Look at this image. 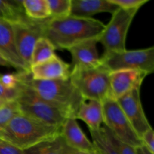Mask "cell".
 Wrapping results in <instances>:
<instances>
[{"label":"cell","instance_id":"7","mask_svg":"<svg viewBox=\"0 0 154 154\" xmlns=\"http://www.w3.org/2000/svg\"><path fill=\"white\" fill-rule=\"evenodd\" d=\"M101 61L111 72L132 69L148 75L154 73V46L145 49L104 54Z\"/></svg>","mask_w":154,"mask_h":154},{"label":"cell","instance_id":"16","mask_svg":"<svg viewBox=\"0 0 154 154\" xmlns=\"http://www.w3.org/2000/svg\"><path fill=\"white\" fill-rule=\"evenodd\" d=\"M119 8L109 0H72L71 15L90 18L100 13L114 14Z\"/></svg>","mask_w":154,"mask_h":154},{"label":"cell","instance_id":"19","mask_svg":"<svg viewBox=\"0 0 154 154\" xmlns=\"http://www.w3.org/2000/svg\"><path fill=\"white\" fill-rule=\"evenodd\" d=\"M26 17L22 1L0 0V20H5L14 23Z\"/></svg>","mask_w":154,"mask_h":154},{"label":"cell","instance_id":"4","mask_svg":"<svg viewBox=\"0 0 154 154\" xmlns=\"http://www.w3.org/2000/svg\"><path fill=\"white\" fill-rule=\"evenodd\" d=\"M111 71L103 64L88 69H72L70 80L84 100L102 102L111 96Z\"/></svg>","mask_w":154,"mask_h":154},{"label":"cell","instance_id":"34","mask_svg":"<svg viewBox=\"0 0 154 154\" xmlns=\"http://www.w3.org/2000/svg\"><path fill=\"white\" fill-rule=\"evenodd\" d=\"M77 154H99L98 153V152H96V153H81V152H78Z\"/></svg>","mask_w":154,"mask_h":154},{"label":"cell","instance_id":"3","mask_svg":"<svg viewBox=\"0 0 154 154\" xmlns=\"http://www.w3.org/2000/svg\"><path fill=\"white\" fill-rule=\"evenodd\" d=\"M60 134L61 128L48 126L20 113L0 132V139L25 150Z\"/></svg>","mask_w":154,"mask_h":154},{"label":"cell","instance_id":"12","mask_svg":"<svg viewBox=\"0 0 154 154\" xmlns=\"http://www.w3.org/2000/svg\"><path fill=\"white\" fill-rule=\"evenodd\" d=\"M144 72L137 69H124L113 71L110 74V87L113 99H118L136 88H141L147 77Z\"/></svg>","mask_w":154,"mask_h":154},{"label":"cell","instance_id":"32","mask_svg":"<svg viewBox=\"0 0 154 154\" xmlns=\"http://www.w3.org/2000/svg\"><path fill=\"white\" fill-rule=\"evenodd\" d=\"M0 66H5V67H11V65L7 61L4 60L0 55Z\"/></svg>","mask_w":154,"mask_h":154},{"label":"cell","instance_id":"5","mask_svg":"<svg viewBox=\"0 0 154 154\" xmlns=\"http://www.w3.org/2000/svg\"><path fill=\"white\" fill-rule=\"evenodd\" d=\"M16 99L20 112L48 126L61 128L69 117L60 110L42 99L28 86L20 82Z\"/></svg>","mask_w":154,"mask_h":154},{"label":"cell","instance_id":"27","mask_svg":"<svg viewBox=\"0 0 154 154\" xmlns=\"http://www.w3.org/2000/svg\"><path fill=\"white\" fill-rule=\"evenodd\" d=\"M0 81L7 89H16L20 84V73L0 75Z\"/></svg>","mask_w":154,"mask_h":154},{"label":"cell","instance_id":"21","mask_svg":"<svg viewBox=\"0 0 154 154\" xmlns=\"http://www.w3.org/2000/svg\"><path fill=\"white\" fill-rule=\"evenodd\" d=\"M55 47L45 37L39 38L36 42L32 55V66L42 64L55 57Z\"/></svg>","mask_w":154,"mask_h":154},{"label":"cell","instance_id":"6","mask_svg":"<svg viewBox=\"0 0 154 154\" xmlns=\"http://www.w3.org/2000/svg\"><path fill=\"white\" fill-rule=\"evenodd\" d=\"M138 10H125L119 8L112 14L111 20L102 34L99 35V42L103 46L105 52H122L126 49V40L131 23Z\"/></svg>","mask_w":154,"mask_h":154},{"label":"cell","instance_id":"14","mask_svg":"<svg viewBox=\"0 0 154 154\" xmlns=\"http://www.w3.org/2000/svg\"><path fill=\"white\" fill-rule=\"evenodd\" d=\"M71 65L57 55L45 63L32 66L30 75L34 80H67L70 78Z\"/></svg>","mask_w":154,"mask_h":154},{"label":"cell","instance_id":"26","mask_svg":"<svg viewBox=\"0 0 154 154\" xmlns=\"http://www.w3.org/2000/svg\"><path fill=\"white\" fill-rule=\"evenodd\" d=\"M110 2L125 10H139L148 0H109Z\"/></svg>","mask_w":154,"mask_h":154},{"label":"cell","instance_id":"10","mask_svg":"<svg viewBox=\"0 0 154 154\" xmlns=\"http://www.w3.org/2000/svg\"><path fill=\"white\" fill-rule=\"evenodd\" d=\"M141 88H136L117 99L119 105L140 138L152 129L141 102Z\"/></svg>","mask_w":154,"mask_h":154},{"label":"cell","instance_id":"13","mask_svg":"<svg viewBox=\"0 0 154 154\" xmlns=\"http://www.w3.org/2000/svg\"><path fill=\"white\" fill-rule=\"evenodd\" d=\"M98 43V38H91L83 41L69 48L67 51L72 55L71 68L88 69L102 65L97 50Z\"/></svg>","mask_w":154,"mask_h":154},{"label":"cell","instance_id":"22","mask_svg":"<svg viewBox=\"0 0 154 154\" xmlns=\"http://www.w3.org/2000/svg\"><path fill=\"white\" fill-rule=\"evenodd\" d=\"M92 142L94 144L99 154H119L118 151L113 146L106 133L105 127L98 130H90Z\"/></svg>","mask_w":154,"mask_h":154},{"label":"cell","instance_id":"25","mask_svg":"<svg viewBox=\"0 0 154 154\" xmlns=\"http://www.w3.org/2000/svg\"><path fill=\"white\" fill-rule=\"evenodd\" d=\"M104 127H105L106 133L109 138L110 141H111V144L115 147L116 150L118 151L119 154H136L135 147H132V146L119 140L111 131L108 130L105 126H104Z\"/></svg>","mask_w":154,"mask_h":154},{"label":"cell","instance_id":"24","mask_svg":"<svg viewBox=\"0 0 154 154\" xmlns=\"http://www.w3.org/2000/svg\"><path fill=\"white\" fill-rule=\"evenodd\" d=\"M20 113L19 106L16 100L9 101L2 107L0 108V132Z\"/></svg>","mask_w":154,"mask_h":154},{"label":"cell","instance_id":"17","mask_svg":"<svg viewBox=\"0 0 154 154\" xmlns=\"http://www.w3.org/2000/svg\"><path fill=\"white\" fill-rule=\"evenodd\" d=\"M75 119L84 121L90 130L99 129L104 122L102 102L96 100H83Z\"/></svg>","mask_w":154,"mask_h":154},{"label":"cell","instance_id":"1","mask_svg":"<svg viewBox=\"0 0 154 154\" xmlns=\"http://www.w3.org/2000/svg\"><path fill=\"white\" fill-rule=\"evenodd\" d=\"M105 24L94 18L70 15L63 18L44 20L43 37L48 38L56 50H68L73 45L91 38H99Z\"/></svg>","mask_w":154,"mask_h":154},{"label":"cell","instance_id":"2","mask_svg":"<svg viewBox=\"0 0 154 154\" xmlns=\"http://www.w3.org/2000/svg\"><path fill=\"white\" fill-rule=\"evenodd\" d=\"M20 81L32 89L36 94L53 106L64 113L69 118H75L83 97L72 84L70 78L67 80H34L30 73L19 72Z\"/></svg>","mask_w":154,"mask_h":154},{"label":"cell","instance_id":"31","mask_svg":"<svg viewBox=\"0 0 154 154\" xmlns=\"http://www.w3.org/2000/svg\"><path fill=\"white\" fill-rule=\"evenodd\" d=\"M135 150H136V154H153L144 145L136 147Z\"/></svg>","mask_w":154,"mask_h":154},{"label":"cell","instance_id":"15","mask_svg":"<svg viewBox=\"0 0 154 154\" xmlns=\"http://www.w3.org/2000/svg\"><path fill=\"white\" fill-rule=\"evenodd\" d=\"M61 135L69 147L81 153H96V147L87 138L75 118H68L61 127Z\"/></svg>","mask_w":154,"mask_h":154},{"label":"cell","instance_id":"8","mask_svg":"<svg viewBox=\"0 0 154 154\" xmlns=\"http://www.w3.org/2000/svg\"><path fill=\"white\" fill-rule=\"evenodd\" d=\"M105 126L119 140L133 147L144 145L142 139L134 130L116 99L108 98L102 101Z\"/></svg>","mask_w":154,"mask_h":154},{"label":"cell","instance_id":"18","mask_svg":"<svg viewBox=\"0 0 154 154\" xmlns=\"http://www.w3.org/2000/svg\"><path fill=\"white\" fill-rule=\"evenodd\" d=\"M24 154H77L78 151L69 147L61 134L38 143L23 150Z\"/></svg>","mask_w":154,"mask_h":154},{"label":"cell","instance_id":"30","mask_svg":"<svg viewBox=\"0 0 154 154\" xmlns=\"http://www.w3.org/2000/svg\"><path fill=\"white\" fill-rule=\"evenodd\" d=\"M144 145L154 154V129L152 128L147 131L141 138Z\"/></svg>","mask_w":154,"mask_h":154},{"label":"cell","instance_id":"23","mask_svg":"<svg viewBox=\"0 0 154 154\" xmlns=\"http://www.w3.org/2000/svg\"><path fill=\"white\" fill-rule=\"evenodd\" d=\"M51 17L63 18L71 15L72 0H48Z\"/></svg>","mask_w":154,"mask_h":154},{"label":"cell","instance_id":"9","mask_svg":"<svg viewBox=\"0 0 154 154\" xmlns=\"http://www.w3.org/2000/svg\"><path fill=\"white\" fill-rule=\"evenodd\" d=\"M44 20H32L26 17L11 23L18 52L30 69L35 45L39 38L43 37Z\"/></svg>","mask_w":154,"mask_h":154},{"label":"cell","instance_id":"20","mask_svg":"<svg viewBox=\"0 0 154 154\" xmlns=\"http://www.w3.org/2000/svg\"><path fill=\"white\" fill-rule=\"evenodd\" d=\"M24 12L32 20H44L51 17L48 0H23Z\"/></svg>","mask_w":154,"mask_h":154},{"label":"cell","instance_id":"33","mask_svg":"<svg viewBox=\"0 0 154 154\" xmlns=\"http://www.w3.org/2000/svg\"><path fill=\"white\" fill-rule=\"evenodd\" d=\"M7 102H8V101L4 100V99H1V98H0V108H1L2 106H4V105H5Z\"/></svg>","mask_w":154,"mask_h":154},{"label":"cell","instance_id":"28","mask_svg":"<svg viewBox=\"0 0 154 154\" xmlns=\"http://www.w3.org/2000/svg\"><path fill=\"white\" fill-rule=\"evenodd\" d=\"M18 95V88L16 89H7L2 84L0 81V98L4 100L14 101L16 100Z\"/></svg>","mask_w":154,"mask_h":154},{"label":"cell","instance_id":"29","mask_svg":"<svg viewBox=\"0 0 154 154\" xmlns=\"http://www.w3.org/2000/svg\"><path fill=\"white\" fill-rule=\"evenodd\" d=\"M0 154H24L23 150L0 139Z\"/></svg>","mask_w":154,"mask_h":154},{"label":"cell","instance_id":"11","mask_svg":"<svg viewBox=\"0 0 154 154\" xmlns=\"http://www.w3.org/2000/svg\"><path fill=\"white\" fill-rule=\"evenodd\" d=\"M0 55L17 72L30 73L17 51L11 23L5 20H0Z\"/></svg>","mask_w":154,"mask_h":154}]
</instances>
